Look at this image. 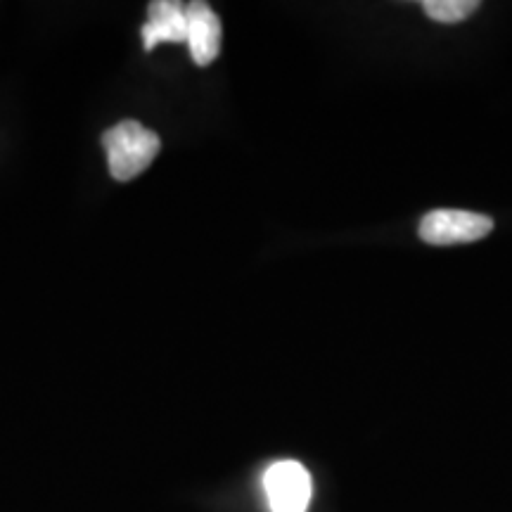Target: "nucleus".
<instances>
[{
	"mask_svg": "<svg viewBox=\"0 0 512 512\" xmlns=\"http://www.w3.org/2000/svg\"><path fill=\"white\" fill-rule=\"evenodd\" d=\"M422 10L434 22L456 24L470 15H475L479 10V3L477 0H427V3H422Z\"/></svg>",
	"mask_w": 512,
	"mask_h": 512,
	"instance_id": "nucleus-6",
	"label": "nucleus"
},
{
	"mask_svg": "<svg viewBox=\"0 0 512 512\" xmlns=\"http://www.w3.org/2000/svg\"><path fill=\"white\" fill-rule=\"evenodd\" d=\"M188 41V17L185 5L176 0H155L147 5V24L143 27V46L147 53L159 43Z\"/></svg>",
	"mask_w": 512,
	"mask_h": 512,
	"instance_id": "nucleus-5",
	"label": "nucleus"
},
{
	"mask_svg": "<svg viewBox=\"0 0 512 512\" xmlns=\"http://www.w3.org/2000/svg\"><path fill=\"white\" fill-rule=\"evenodd\" d=\"M185 17H188V41L185 43H188L192 60L200 67H207L221 53V19L209 3H188Z\"/></svg>",
	"mask_w": 512,
	"mask_h": 512,
	"instance_id": "nucleus-4",
	"label": "nucleus"
},
{
	"mask_svg": "<svg viewBox=\"0 0 512 512\" xmlns=\"http://www.w3.org/2000/svg\"><path fill=\"white\" fill-rule=\"evenodd\" d=\"M102 147L107 152V166L117 181L126 183L143 174L159 155V136L140 121L126 119L102 133Z\"/></svg>",
	"mask_w": 512,
	"mask_h": 512,
	"instance_id": "nucleus-1",
	"label": "nucleus"
},
{
	"mask_svg": "<svg viewBox=\"0 0 512 512\" xmlns=\"http://www.w3.org/2000/svg\"><path fill=\"white\" fill-rule=\"evenodd\" d=\"M264 489L273 512H306L311 503V475L297 460L273 463L264 475Z\"/></svg>",
	"mask_w": 512,
	"mask_h": 512,
	"instance_id": "nucleus-3",
	"label": "nucleus"
},
{
	"mask_svg": "<svg viewBox=\"0 0 512 512\" xmlns=\"http://www.w3.org/2000/svg\"><path fill=\"white\" fill-rule=\"evenodd\" d=\"M494 230V219L475 211L463 209H437L430 211L420 223V238L427 245H467L484 240Z\"/></svg>",
	"mask_w": 512,
	"mask_h": 512,
	"instance_id": "nucleus-2",
	"label": "nucleus"
}]
</instances>
